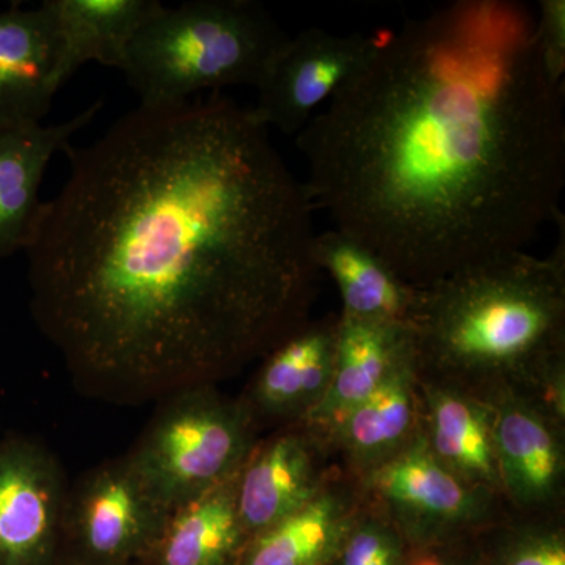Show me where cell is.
<instances>
[{
    "label": "cell",
    "mask_w": 565,
    "mask_h": 565,
    "mask_svg": "<svg viewBox=\"0 0 565 565\" xmlns=\"http://www.w3.org/2000/svg\"><path fill=\"white\" fill-rule=\"evenodd\" d=\"M170 515L128 456L109 460L70 487L63 555L98 565L143 564Z\"/></svg>",
    "instance_id": "obj_7"
},
{
    "label": "cell",
    "mask_w": 565,
    "mask_h": 565,
    "mask_svg": "<svg viewBox=\"0 0 565 565\" xmlns=\"http://www.w3.org/2000/svg\"><path fill=\"white\" fill-rule=\"evenodd\" d=\"M360 486L408 548L471 541L509 512L503 498L468 484L438 462L419 433Z\"/></svg>",
    "instance_id": "obj_6"
},
{
    "label": "cell",
    "mask_w": 565,
    "mask_h": 565,
    "mask_svg": "<svg viewBox=\"0 0 565 565\" xmlns=\"http://www.w3.org/2000/svg\"><path fill=\"white\" fill-rule=\"evenodd\" d=\"M286 39L253 0L162 6L137 32L121 71L139 106H174L202 92L256 87Z\"/></svg>",
    "instance_id": "obj_4"
},
{
    "label": "cell",
    "mask_w": 565,
    "mask_h": 565,
    "mask_svg": "<svg viewBox=\"0 0 565 565\" xmlns=\"http://www.w3.org/2000/svg\"><path fill=\"white\" fill-rule=\"evenodd\" d=\"M401 565H482L475 541L408 548Z\"/></svg>",
    "instance_id": "obj_25"
},
{
    "label": "cell",
    "mask_w": 565,
    "mask_h": 565,
    "mask_svg": "<svg viewBox=\"0 0 565 565\" xmlns=\"http://www.w3.org/2000/svg\"><path fill=\"white\" fill-rule=\"evenodd\" d=\"M493 405L501 492L515 514H564L565 422L525 393L503 392Z\"/></svg>",
    "instance_id": "obj_10"
},
{
    "label": "cell",
    "mask_w": 565,
    "mask_h": 565,
    "mask_svg": "<svg viewBox=\"0 0 565 565\" xmlns=\"http://www.w3.org/2000/svg\"><path fill=\"white\" fill-rule=\"evenodd\" d=\"M412 353L414 343L407 323L338 315L329 392L302 423L316 429L329 426L374 393Z\"/></svg>",
    "instance_id": "obj_18"
},
{
    "label": "cell",
    "mask_w": 565,
    "mask_h": 565,
    "mask_svg": "<svg viewBox=\"0 0 565 565\" xmlns=\"http://www.w3.org/2000/svg\"><path fill=\"white\" fill-rule=\"evenodd\" d=\"M65 152L24 253L33 319L88 393L215 385L310 319L315 207L250 107L139 106Z\"/></svg>",
    "instance_id": "obj_1"
},
{
    "label": "cell",
    "mask_w": 565,
    "mask_h": 565,
    "mask_svg": "<svg viewBox=\"0 0 565 565\" xmlns=\"http://www.w3.org/2000/svg\"><path fill=\"white\" fill-rule=\"evenodd\" d=\"M319 430L338 467L359 482L401 455L419 433L415 352L366 399Z\"/></svg>",
    "instance_id": "obj_13"
},
{
    "label": "cell",
    "mask_w": 565,
    "mask_h": 565,
    "mask_svg": "<svg viewBox=\"0 0 565 565\" xmlns=\"http://www.w3.org/2000/svg\"><path fill=\"white\" fill-rule=\"evenodd\" d=\"M535 46L548 79L564 87L565 2L541 0L535 13Z\"/></svg>",
    "instance_id": "obj_24"
},
{
    "label": "cell",
    "mask_w": 565,
    "mask_h": 565,
    "mask_svg": "<svg viewBox=\"0 0 565 565\" xmlns=\"http://www.w3.org/2000/svg\"><path fill=\"white\" fill-rule=\"evenodd\" d=\"M313 207L414 288L525 250L561 217L564 87L514 0H460L377 40L297 134Z\"/></svg>",
    "instance_id": "obj_2"
},
{
    "label": "cell",
    "mask_w": 565,
    "mask_h": 565,
    "mask_svg": "<svg viewBox=\"0 0 565 565\" xmlns=\"http://www.w3.org/2000/svg\"><path fill=\"white\" fill-rule=\"evenodd\" d=\"M61 40L63 82L85 63L122 70L126 54L159 0H44Z\"/></svg>",
    "instance_id": "obj_19"
},
{
    "label": "cell",
    "mask_w": 565,
    "mask_h": 565,
    "mask_svg": "<svg viewBox=\"0 0 565 565\" xmlns=\"http://www.w3.org/2000/svg\"><path fill=\"white\" fill-rule=\"evenodd\" d=\"M377 36L340 35L307 29L288 36L256 84L253 118L269 131L297 136L311 118L362 73L373 57Z\"/></svg>",
    "instance_id": "obj_8"
},
{
    "label": "cell",
    "mask_w": 565,
    "mask_h": 565,
    "mask_svg": "<svg viewBox=\"0 0 565 565\" xmlns=\"http://www.w3.org/2000/svg\"><path fill=\"white\" fill-rule=\"evenodd\" d=\"M418 374L490 401L525 393L565 422V244L465 267L416 288L407 318Z\"/></svg>",
    "instance_id": "obj_3"
},
{
    "label": "cell",
    "mask_w": 565,
    "mask_h": 565,
    "mask_svg": "<svg viewBox=\"0 0 565 565\" xmlns=\"http://www.w3.org/2000/svg\"><path fill=\"white\" fill-rule=\"evenodd\" d=\"M338 315L308 319L263 356L243 401L256 426L302 423L332 381Z\"/></svg>",
    "instance_id": "obj_12"
},
{
    "label": "cell",
    "mask_w": 565,
    "mask_h": 565,
    "mask_svg": "<svg viewBox=\"0 0 565 565\" xmlns=\"http://www.w3.org/2000/svg\"><path fill=\"white\" fill-rule=\"evenodd\" d=\"M419 434L444 467L503 498L493 441V405L462 386L418 374ZM504 501V500H503Z\"/></svg>",
    "instance_id": "obj_15"
},
{
    "label": "cell",
    "mask_w": 565,
    "mask_h": 565,
    "mask_svg": "<svg viewBox=\"0 0 565 565\" xmlns=\"http://www.w3.org/2000/svg\"><path fill=\"white\" fill-rule=\"evenodd\" d=\"M70 487L50 449L0 441V565H57Z\"/></svg>",
    "instance_id": "obj_9"
},
{
    "label": "cell",
    "mask_w": 565,
    "mask_h": 565,
    "mask_svg": "<svg viewBox=\"0 0 565 565\" xmlns=\"http://www.w3.org/2000/svg\"><path fill=\"white\" fill-rule=\"evenodd\" d=\"M313 262L319 273L337 282L343 302L340 315L407 322L416 288L366 245L334 228L316 233Z\"/></svg>",
    "instance_id": "obj_20"
},
{
    "label": "cell",
    "mask_w": 565,
    "mask_h": 565,
    "mask_svg": "<svg viewBox=\"0 0 565 565\" xmlns=\"http://www.w3.org/2000/svg\"><path fill=\"white\" fill-rule=\"evenodd\" d=\"M338 470L326 437L308 423L282 426L258 440L236 481L245 533L252 539L299 511Z\"/></svg>",
    "instance_id": "obj_11"
},
{
    "label": "cell",
    "mask_w": 565,
    "mask_h": 565,
    "mask_svg": "<svg viewBox=\"0 0 565 565\" xmlns=\"http://www.w3.org/2000/svg\"><path fill=\"white\" fill-rule=\"evenodd\" d=\"M237 475L174 509L143 565H239L250 537L237 512Z\"/></svg>",
    "instance_id": "obj_21"
},
{
    "label": "cell",
    "mask_w": 565,
    "mask_h": 565,
    "mask_svg": "<svg viewBox=\"0 0 565 565\" xmlns=\"http://www.w3.org/2000/svg\"><path fill=\"white\" fill-rule=\"evenodd\" d=\"M258 429L243 397L199 385L166 397L128 457L170 511L212 492L239 473Z\"/></svg>",
    "instance_id": "obj_5"
},
{
    "label": "cell",
    "mask_w": 565,
    "mask_h": 565,
    "mask_svg": "<svg viewBox=\"0 0 565 565\" xmlns=\"http://www.w3.org/2000/svg\"><path fill=\"white\" fill-rule=\"evenodd\" d=\"M364 505L362 486L340 468L310 503L253 535L239 565H330Z\"/></svg>",
    "instance_id": "obj_17"
},
{
    "label": "cell",
    "mask_w": 565,
    "mask_h": 565,
    "mask_svg": "<svg viewBox=\"0 0 565 565\" xmlns=\"http://www.w3.org/2000/svg\"><path fill=\"white\" fill-rule=\"evenodd\" d=\"M57 565H98V564L84 563V561L76 559V557L62 555L61 561H58Z\"/></svg>",
    "instance_id": "obj_26"
},
{
    "label": "cell",
    "mask_w": 565,
    "mask_h": 565,
    "mask_svg": "<svg viewBox=\"0 0 565 565\" xmlns=\"http://www.w3.org/2000/svg\"><path fill=\"white\" fill-rule=\"evenodd\" d=\"M103 102L57 125L0 129V259L25 252L43 203L41 182L51 159L95 120Z\"/></svg>",
    "instance_id": "obj_16"
},
{
    "label": "cell",
    "mask_w": 565,
    "mask_h": 565,
    "mask_svg": "<svg viewBox=\"0 0 565 565\" xmlns=\"http://www.w3.org/2000/svg\"><path fill=\"white\" fill-rule=\"evenodd\" d=\"M473 541L482 565H565V512L509 511Z\"/></svg>",
    "instance_id": "obj_22"
},
{
    "label": "cell",
    "mask_w": 565,
    "mask_h": 565,
    "mask_svg": "<svg viewBox=\"0 0 565 565\" xmlns=\"http://www.w3.org/2000/svg\"><path fill=\"white\" fill-rule=\"evenodd\" d=\"M61 58L46 3L0 11V129L43 125L65 85Z\"/></svg>",
    "instance_id": "obj_14"
},
{
    "label": "cell",
    "mask_w": 565,
    "mask_h": 565,
    "mask_svg": "<svg viewBox=\"0 0 565 565\" xmlns=\"http://www.w3.org/2000/svg\"><path fill=\"white\" fill-rule=\"evenodd\" d=\"M407 550L396 526L366 501L330 565H401Z\"/></svg>",
    "instance_id": "obj_23"
}]
</instances>
